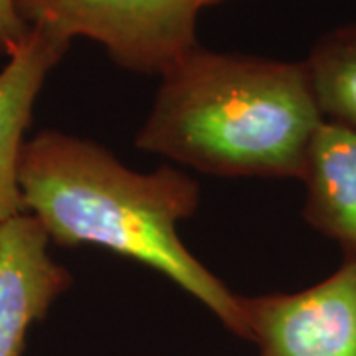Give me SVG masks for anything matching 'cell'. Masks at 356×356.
I'll list each match as a JSON object with an SVG mask.
<instances>
[{"label":"cell","mask_w":356,"mask_h":356,"mask_svg":"<svg viewBox=\"0 0 356 356\" xmlns=\"http://www.w3.org/2000/svg\"><path fill=\"white\" fill-rule=\"evenodd\" d=\"M28 26L62 38H88L115 64L140 74H165L192 51L206 0H16Z\"/></svg>","instance_id":"obj_3"},{"label":"cell","mask_w":356,"mask_h":356,"mask_svg":"<svg viewBox=\"0 0 356 356\" xmlns=\"http://www.w3.org/2000/svg\"><path fill=\"white\" fill-rule=\"evenodd\" d=\"M303 64L323 119L356 133V22L323 34Z\"/></svg>","instance_id":"obj_8"},{"label":"cell","mask_w":356,"mask_h":356,"mask_svg":"<svg viewBox=\"0 0 356 356\" xmlns=\"http://www.w3.org/2000/svg\"><path fill=\"white\" fill-rule=\"evenodd\" d=\"M70 40L32 26L24 44L0 70V224L24 214L18 188V159L46 77L60 64Z\"/></svg>","instance_id":"obj_6"},{"label":"cell","mask_w":356,"mask_h":356,"mask_svg":"<svg viewBox=\"0 0 356 356\" xmlns=\"http://www.w3.org/2000/svg\"><path fill=\"white\" fill-rule=\"evenodd\" d=\"M220 2H224V0H206V6H212V4H220Z\"/></svg>","instance_id":"obj_10"},{"label":"cell","mask_w":356,"mask_h":356,"mask_svg":"<svg viewBox=\"0 0 356 356\" xmlns=\"http://www.w3.org/2000/svg\"><path fill=\"white\" fill-rule=\"evenodd\" d=\"M32 28L18 13L16 0H0V51L8 58L30 36Z\"/></svg>","instance_id":"obj_9"},{"label":"cell","mask_w":356,"mask_h":356,"mask_svg":"<svg viewBox=\"0 0 356 356\" xmlns=\"http://www.w3.org/2000/svg\"><path fill=\"white\" fill-rule=\"evenodd\" d=\"M48 243L30 214L0 224V356L24 355L30 327L72 285L70 271L48 254Z\"/></svg>","instance_id":"obj_5"},{"label":"cell","mask_w":356,"mask_h":356,"mask_svg":"<svg viewBox=\"0 0 356 356\" xmlns=\"http://www.w3.org/2000/svg\"><path fill=\"white\" fill-rule=\"evenodd\" d=\"M303 216L311 228L356 257V133L323 121L307 153Z\"/></svg>","instance_id":"obj_7"},{"label":"cell","mask_w":356,"mask_h":356,"mask_svg":"<svg viewBox=\"0 0 356 356\" xmlns=\"http://www.w3.org/2000/svg\"><path fill=\"white\" fill-rule=\"evenodd\" d=\"M18 188L24 214L38 220L50 242L102 245L153 267L250 341L240 297L178 236L177 224L200 202L196 180L172 166L135 172L93 140L42 131L22 145Z\"/></svg>","instance_id":"obj_1"},{"label":"cell","mask_w":356,"mask_h":356,"mask_svg":"<svg viewBox=\"0 0 356 356\" xmlns=\"http://www.w3.org/2000/svg\"><path fill=\"white\" fill-rule=\"evenodd\" d=\"M323 121L303 62L196 46L163 74L135 145L206 175L301 178Z\"/></svg>","instance_id":"obj_2"},{"label":"cell","mask_w":356,"mask_h":356,"mask_svg":"<svg viewBox=\"0 0 356 356\" xmlns=\"http://www.w3.org/2000/svg\"><path fill=\"white\" fill-rule=\"evenodd\" d=\"M259 356H356V257L297 293L240 297Z\"/></svg>","instance_id":"obj_4"}]
</instances>
